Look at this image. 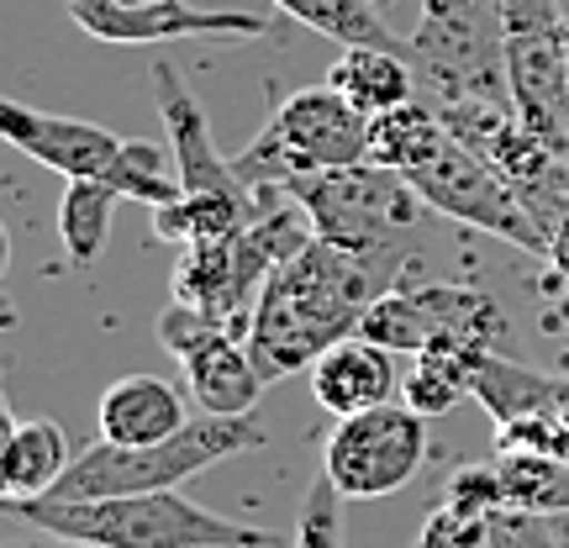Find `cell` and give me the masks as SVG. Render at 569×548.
<instances>
[{"label": "cell", "instance_id": "obj_1", "mask_svg": "<svg viewBox=\"0 0 569 548\" xmlns=\"http://www.w3.org/2000/svg\"><path fill=\"white\" fill-rule=\"evenodd\" d=\"M407 275V248H343L311 243L269 275L264 296L248 322V353L264 375V386L296 380L332 343L359 332L365 311Z\"/></svg>", "mask_w": 569, "mask_h": 548}, {"label": "cell", "instance_id": "obj_2", "mask_svg": "<svg viewBox=\"0 0 569 548\" xmlns=\"http://www.w3.org/2000/svg\"><path fill=\"white\" fill-rule=\"evenodd\" d=\"M6 517L96 548H290V538L280 532L232 522L222 511L196 507L180 490H138V496H101V501L42 496V501L6 507Z\"/></svg>", "mask_w": 569, "mask_h": 548}, {"label": "cell", "instance_id": "obj_3", "mask_svg": "<svg viewBox=\"0 0 569 548\" xmlns=\"http://www.w3.org/2000/svg\"><path fill=\"white\" fill-rule=\"evenodd\" d=\"M153 101H159V117L169 127V153H174V169L184 185L180 201L153 211V238L190 248L201 238H222V232L248 227L259 211V190H248L232 159H222V148L211 142L206 111L190 96V84L180 80V69L153 63Z\"/></svg>", "mask_w": 569, "mask_h": 548}, {"label": "cell", "instance_id": "obj_4", "mask_svg": "<svg viewBox=\"0 0 569 548\" xmlns=\"http://www.w3.org/2000/svg\"><path fill=\"white\" fill-rule=\"evenodd\" d=\"M248 448H264V427L253 417H190L163 444H90L74 454L53 486L59 501H101V496H138V490H180L206 469L238 459Z\"/></svg>", "mask_w": 569, "mask_h": 548}, {"label": "cell", "instance_id": "obj_5", "mask_svg": "<svg viewBox=\"0 0 569 548\" xmlns=\"http://www.w3.org/2000/svg\"><path fill=\"white\" fill-rule=\"evenodd\" d=\"M348 163H369V117L332 84H311V90H290L269 111V122L232 159V169L248 190H284L306 175H327Z\"/></svg>", "mask_w": 569, "mask_h": 548}, {"label": "cell", "instance_id": "obj_6", "mask_svg": "<svg viewBox=\"0 0 569 548\" xmlns=\"http://www.w3.org/2000/svg\"><path fill=\"white\" fill-rule=\"evenodd\" d=\"M422 96L438 106L486 101L507 106V0H422V27L411 38Z\"/></svg>", "mask_w": 569, "mask_h": 548}, {"label": "cell", "instance_id": "obj_7", "mask_svg": "<svg viewBox=\"0 0 569 548\" xmlns=\"http://www.w3.org/2000/svg\"><path fill=\"white\" fill-rule=\"evenodd\" d=\"M407 180L417 185V196L438 217H448V222H465L475 232H486V238H501V243L543 253V259L553 253L549 227L538 222V211L522 201V190L448 122L438 138L427 142L422 159L407 169Z\"/></svg>", "mask_w": 569, "mask_h": 548}, {"label": "cell", "instance_id": "obj_8", "mask_svg": "<svg viewBox=\"0 0 569 548\" xmlns=\"http://www.w3.org/2000/svg\"><path fill=\"white\" fill-rule=\"evenodd\" d=\"M284 190L306 206L317 238L343 248H401V238L411 227H422V217L432 211L401 169H386L375 159L306 175Z\"/></svg>", "mask_w": 569, "mask_h": 548}, {"label": "cell", "instance_id": "obj_9", "mask_svg": "<svg viewBox=\"0 0 569 548\" xmlns=\"http://www.w3.org/2000/svg\"><path fill=\"white\" fill-rule=\"evenodd\" d=\"M359 338L390 353H501L507 317L486 290L465 285H396L365 311Z\"/></svg>", "mask_w": 569, "mask_h": 548}, {"label": "cell", "instance_id": "obj_10", "mask_svg": "<svg viewBox=\"0 0 569 548\" xmlns=\"http://www.w3.org/2000/svg\"><path fill=\"white\" fill-rule=\"evenodd\" d=\"M507 90L517 122L569 153V42L553 0H507Z\"/></svg>", "mask_w": 569, "mask_h": 548}, {"label": "cell", "instance_id": "obj_11", "mask_svg": "<svg viewBox=\"0 0 569 548\" xmlns=\"http://www.w3.org/2000/svg\"><path fill=\"white\" fill-rule=\"evenodd\" d=\"M427 465V417L407 401H386L359 417H338L322 454V475L343 501H380L417 480Z\"/></svg>", "mask_w": 569, "mask_h": 548}, {"label": "cell", "instance_id": "obj_12", "mask_svg": "<svg viewBox=\"0 0 569 548\" xmlns=\"http://www.w3.org/2000/svg\"><path fill=\"white\" fill-rule=\"evenodd\" d=\"M84 38L117 48H153L180 38H269V17L253 11H201L190 0H153V6H117V0H63Z\"/></svg>", "mask_w": 569, "mask_h": 548}, {"label": "cell", "instance_id": "obj_13", "mask_svg": "<svg viewBox=\"0 0 569 548\" xmlns=\"http://www.w3.org/2000/svg\"><path fill=\"white\" fill-rule=\"evenodd\" d=\"M0 138L17 153L38 159L63 180H106V169L122 153V138L106 132L101 122H80V117H53L38 106L6 101L0 106Z\"/></svg>", "mask_w": 569, "mask_h": 548}, {"label": "cell", "instance_id": "obj_14", "mask_svg": "<svg viewBox=\"0 0 569 548\" xmlns=\"http://www.w3.org/2000/svg\"><path fill=\"white\" fill-rule=\"evenodd\" d=\"M306 380H311L317 407L332 411V417H359V411H375L386 401H401V386H407V375L396 369V353L359 338V332L327 348L322 359L306 369Z\"/></svg>", "mask_w": 569, "mask_h": 548}, {"label": "cell", "instance_id": "obj_15", "mask_svg": "<svg viewBox=\"0 0 569 548\" xmlns=\"http://www.w3.org/2000/svg\"><path fill=\"white\" fill-rule=\"evenodd\" d=\"M96 417H101L106 444H127V448L163 444V438H174L190 422L184 396L169 380H159V375H122V380H111Z\"/></svg>", "mask_w": 569, "mask_h": 548}, {"label": "cell", "instance_id": "obj_16", "mask_svg": "<svg viewBox=\"0 0 569 548\" xmlns=\"http://www.w3.org/2000/svg\"><path fill=\"white\" fill-rule=\"evenodd\" d=\"M465 380L469 396L490 411L496 427L522 422V417H543V411H559L569 401V380L538 375V369L517 365L507 353H465Z\"/></svg>", "mask_w": 569, "mask_h": 548}, {"label": "cell", "instance_id": "obj_17", "mask_svg": "<svg viewBox=\"0 0 569 548\" xmlns=\"http://www.w3.org/2000/svg\"><path fill=\"white\" fill-rule=\"evenodd\" d=\"M184 365V380H190V396L206 417H253L259 396H264V375L248 353L243 332H222L206 348H196Z\"/></svg>", "mask_w": 569, "mask_h": 548}, {"label": "cell", "instance_id": "obj_18", "mask_svg": "<svg viewBox=\"0 0 569 548\" xmlns=\"http://www.w3.org/2000/svg\"><path fill=\"white\" fill-rule=\"evenodd\" d=\"M69 465H74V454H69V438L53 417L17 422L6 432V448H0V501L21 507V501L53 496Z\"/></svg>", "mask_w": 569, "mask_h": 548}, {"label": "cell", "instance_id": "obj_19", "mask_svg": "<svg viewBox=\"0 0 569 548\" xmlns=\"http://www.w3.org/2000/svg\"><path fill=\"white\" fill-rule=\"evenodd\" d=\"M327 84L353 101L365 117H380V111H396V106L417 101V63L401 59V53H386V48H343L332 69H327Z\"/></svg>", "mask_w": 569, "mask_h": 548}, {"label": "cell", "instance_id": "obj_20", "mask_svg": "<svg viewBox=\"0 0 569 548\" xmlns=\"http://www.w3.org/2000/svg\"><path fill=\"white\" fill-rule=\"evenodd\" d=\"M274 11L296 17L301 27L343 42V48H386V53L411 59V42L390 32L386 17L375 11V0H274Z\"/></svg>", "mask_w": 569, "mask_h": 548}, {"label": "cell", "instance_id": "obj_21", "mask_svg": "<svg viewBox=\"0 0 569 548\" xmlns=\"http://www.w3.org/2000/svg\"><path fill=\"white\" fill-rule=\"evenodd\" d=\"M117 206H122V190H117V185L69 180V190H63V201H59V238H63V253H69L74 269H90L106 253Z\"/></svg>", "mask_w": 569, "mask_h": 548}, {"label": "cell", "instance_id": "obj_22", "mask_svg": "<svg viewBox=\"0 0 569 548\" xmlns=\"http://www.w3.org/2000/svg\"><path fill=\"white\" fill-rule=\"evenodd\" d=\"M496 465H501V486H507V507L511 511L569 517V459L565 454L507 448Z\"/></svg>", "mask_w": 569, "mask_h": 548}, {"label": "cell", "instance_id": "obj_23", "mask_svg": "<svg viewBox=\"0 0 569 548\" xmlns=\"http://www.w3.org/2000/svg\"><path fill=\"white\" fill-rule=\"evenodd\" d=\"M106 185H117L122 201H138V206H148V211H159V206L184 196L174 153L159 148V142H122L117 163L106 169Z\"/></svg>", "mask_w": 569, "mask_h": 548}, {"label": "cell", "instance_id": "obj_24", "mask_svg": "<svg viewBox=\"0 0 569 548\" xmlns=\"http://www.w3.org/2000/svg\"><path fill=\"white\" fill-rule=\"evenodd\" d=\"M469 396V380H465V353H417V369L407 375L401 386V401L411 411H422L427 422L432 417H448Z\"/></svg>", "mask_w": 569, "mask_h": 548}, {"label": "cell", "instance_id": "obj_25", "mask_svg": "<svg viewBox=\"0 0 569 548\" xmlns=\"http://www.w3.org/2000/svg\"><path fill=\"white\" fill-rule=\"evenodd\" d=\"M290 548H343V490L332 486L327 475H317L311 490H306Z\"/></svg>", "mask_w": 569, "mask_h": 548}, {"label": "cell", "instance_id": "obj_26", "mask_svg": "<svg viewBox=\"0 0 569 548\" xmlns=\"http://www.w3.org/2000/svg\"><path fill=\"white\" fill-rule=\"evenodd\" d=\"M490 544V517H475V511L453 507V501H438L427 511L422 532H417V548H486Z\"/></svg>", "mask_w": 569, "mask_h": 548}, {"label": "cell", "instance_id": "obj_27", "mask_svg": "<svg viewBox=\"0 0 569 548\" xmlns=\"http://www.w3.org/2000/svg\"><path fill=\"white\" fill-rule=\"evenodd\" d=\"M443 501L475 511V517H496L507 511V486H501V465H465L448 475Z\"/></svg>", "mask_w": 569, "mask_h": 548}, {"label": "cell", "instance_id": "obj_28", "mask_svg": "<svg viewBox=\"0 0 569 548\" xmlns=\"http://www.w3.org/2000/svg\"><path fill=\"white\" fill-rule=\"evenodd\" d=\"M486 548H565L559 544V522L538 517V511H496L490 517V544Z\"/></svg>", "mask_w": 569, "mask_h": 548}, {"label": "cell", "instance_id": "obj_29", "mask_svg": "<svg viewBox=\"0 0 569 548\" xmlns=\"http://www.w3.org/2000/svg\"><path fill=\"white\" fill-rule=\"evenodd\" d=\"M0 548H96V544H80V538H59L48 528H32V532H6Z\"/></svg>", "mask_w": 569, "mask_h": 548}, {"label": "cell", "instance_id": "obj_30", "mask_svg": "<svg viewBox=\"0 0 569 548\" xmlns=\"http://www.w3.org/2000/svg\"><path fill=\"white\" fill-rule=\"evenodd\" d=\"M553 522H559V544L569 548V517H553Z\"/></svg>", "mask_w": 569, "mask_h": 548}, {"label": "cell", "instance_id": "obj_31", "mask_svg": "<svg viewBox=\"0 0 569 548\" xmlns=\"http://www.w3.org/2000/svg\"><path fill=\"white\" fill-rule=\"evenodd\" d=\"M117 6H153V0H117Z\"/></svg>", "mask_w": 569, "mask_h": 548}, {"label": "cell", "instance_id": "obj_32", "mask_svg": "<svg viewBox=\"0 0 569 548\" xmlns=\"http://www.w3.org/2000/svg\"><path fill=\"white\" fill-rule=\"evenodd\" d=\"M290 544H296V538H290Z\"/></svg>", "mask_w": 569, "mask_h": 548}]
</instances>
